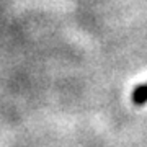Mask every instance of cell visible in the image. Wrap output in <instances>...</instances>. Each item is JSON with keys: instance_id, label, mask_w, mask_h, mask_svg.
I'll use <instances>...</instances> for the list:
<instances>
[{"instance_id": "cell-1", "label": "cell", "mask_w": 147, "mask_h": 147, "mask_svg": "<svg viewBox=\"0 0 147 147\" xmlns=\"http://www.w3.org/2000/svg\"><path fill=\"white\" fill-rule=\"evenodd\" d=\"M132 101L136 105H144V103H147V84L139 85V87L134 88V92H132Z\"/></svg>"}]
</instances>
